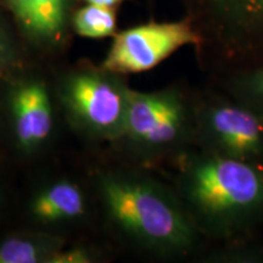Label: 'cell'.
<instances>
[{"label": "cell", "instance_id": "obj_1", "mask_svg": "<svg viewBox=\"0 0 263 263\" xmlns=\"http://www.w3.org/2000/svg\"><path fill=\"white\" fill-rule=\"evenodd\" d=\"M173 188L202 238L230 241L263 224V167L193 147Z\"/></svg>", "mask_w": 263, "mask_h": 263}, {"label": "cell", "instance_id": "obj_2", "mask_svg": "<svg viewBox=\"0 0 263 263\" xmlns=\"http://www.w3.org/2000/svg\"><path fill=\"white\" fill-rule=\"evenodd\" d=\"M107 218L129 241L166 258H186L200 249L202 235L173 186L151 177L108 172L99 179Z\"/></svg>", "mask_w": 263, "mask_h": 263}, {"label": "cell", "instance_id": "obj_3", "mask_svg": "<svg viewBox=\"0 0 263 263\" xmlns=\"http://www.w3.org/2000/svg\"><path fill=\"white\" fill-rule=\"evenodd\" d=\"M200 37L203 70L222 76L263 64V0H180Z\"/></svg>", "mask_w": 263, "mask_h": 263}, {"label": "cell", "instance_id": "obj_4", "mask_svg": "<svg viewBox=\"0 0 263 263\" xmlns=\"http://www.w3.org/2000/svg\"><path fill=\"white\" fill-rule=\"evenodd\" d=\"M141 156L174 163L195 147L194 93L179 87L163 90H129L122 136Z\"/></svg>", "mask_w": 263, "mask_h": 263}, {"label": "cell", "instance_id": "obj_5", "mask_svg": "<svg viewBox=\"0 0 263 263\" xmlns=\"http://www.w3.org/2000/svg\"><path fill=\"white\" fill-rule=\"evenodd\" d=\"M195 147L263 167V117L229 95L194 93Z\"/></svg>", "mask_w": 263, "mask_h": 263}, {"label": "cell", "instance_id": "obj_6", "mask_svg": "<svg viewBox=\"0 0 263 263\" xmlns=\"http://www.w3.org/2000/svg\"><path fill=\"white\" fill-rule=\"evenodd\" d=\"M120 76L103 67L85 70L68 77L62 87V100L72 116L100 139L122 136L130 88Z\"/></svg>", "mask_w": 263, "mask_h": 263}, {"label": "cell", "instance_id": "obj_7", "mask_svg": "<svg viewBox=\"0 0 263 263\" xmlns=\"http://www.w3.org/2000/svg\"><path fill=\"white\" fill-rule=\"evenodd\" d=\"M101 67L118 74L149 71L183 47L195 49L200 37L192 21L149 22L116 33Z\"/></svg>", "mask_w": 263, "mask_h": 263}, {"label": "cell", "instance_id": "obj_8", "mask_svg": "<svg viewBox=\"0 0 263 263\" xmlns=\"http://www.w3.org/2000/svg\"><path fill=\"white\" fill-rule=\"evenodd\" d=\"M12 120L18 145L26 151L37 149L50 136L52 111L47 89L39 82H26L11 99Z\"/></svg>", "mask_w": 263, "mask_h": 263}, {"label": "cell", "instance_id": "obj_9", "mask_svg": "<svg viewBox=\"0 0 263 263\" xmlns=\"http://www.w3.org/2000/svg\"><path fill=\"white\" fill-rule=\"evenodd\" d=\"M27 38L38 44H55L64 37L73 0H0Z\"/></svg>", "mask_w": 263, "mask_h": 263}, {"label": "cell", "instance_id": "obj_10", "mask_svg": "<svg viewBox=\"0 0 263 263\" xmlns=\"http://www.w3.org/2000/svg\"><path fill=\"white\" fill-rule=\"evenodd\" d=\"M32 212L43 222L76 218L85 212L84 195L80 186L73 183H55L35 197Z\"/></svg>", "mask_w": 263, "mask_h": 263}, {"label": "cell", "instance_id": "obj_11", "mask_svg": "<svg viewBox=\"0 0 263 263\" xmlns=\"http://www.w3.org/2000/svg\"><path fill=\"white\" fill-rule=\"evenodd\" d=\"M223 93L252 108L263 117V64L217 76Z\"/></svg>", "mask_w": 263, "mask_h": 263}, {"label": "cell", "instance_id": "obj_12", "mask_svg": "<svg viewBox=\"0 0 263 263\" xmlns=\"http://www.w3.org/2000/svg\"><path fill=\"white\" fill-rule=\"evenodd\" d=\"M58 248V240L51 238H11L0 244V263L49 262Z\"/></svg>", "mask_w": 263, "mask_h": 263}, {"label": "cell", "instance_id": "obj_13", "mask_svg": "<svg viewBox=\"0 0 263 263\" xmlns=\"http://www.w3.org/2000/svg\"><path fill=\"white\" fill-rule=\"evenodd\" d=\"M74 32L85 38L112 37L117 31L116 8L87 4L71 18Z\"/></svg>", "mask_w": 263, "mask_h": 263}, {"label": "cell", "instance_id": "obj_14", "mask_svg": "<svg viewBox=\"0 0 263 263\" xmlns=\"http://www.w3.org/2000/svg\"><path fill=\"white\" fill-rule=\"evenodd\" d=\"M14 54V42L4 21L0 18V70H3L11 62Z\"/></svg>", "mask_w": 263, "mask_h": 263}, {"label": "cell", "instance_id": "obj_15", "mask_svg": "<svg viewBox=\"0 0 263 263\" xmlns=\"http://www.w3.org/2000/svg\"><path fill=\"white\" fill-rule=\"evenodd\" d=\"M91 256L89 252L85 251L82 249H76L71 250L67 252H55L51 256V258L49 259V262L51 263H85L90 262Z\"/></svg>", "mask_w": 263, "mask_h": 263}, {"label": "cell", "instance_id": "obj_16", "mask_svg": "<svg viewBox=\"0 0 263 263\" xmlns=\"http://www.w3.org/2000/svg\"><path fill=\"white\" fill-rule=\"evenodd\" d=\"M87 4L107 6V8H117L122 3V0H84Z\"/></svg>", "mask_w": 263, "mask_h": 263}]
</instances>
